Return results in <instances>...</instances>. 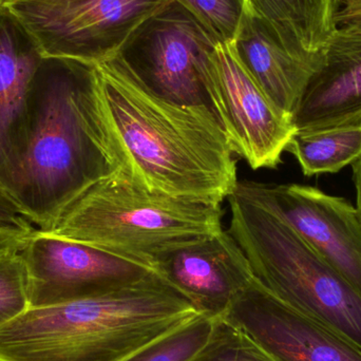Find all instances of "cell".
Instances as JSON below:
<instances>
[{"mask_svg": "<svg viewBox=\"0 0 361 361\" xmlns=\"http://www.w3.org/2000/svg\"><path fill=\"white\" fill-rule=\"evenodd\" d=\"M97 111L114 176L150 192L223 203L237 161L208 105L159 97L118 59L95 63Z\"/></svg>", "mask_w": 361, "mask_h": 361, "instance_id": "cell-1", "label": "cell"}, {"mask_svg": "<svg viewBox=\"0 0 361 361\" xmlns=\"http://www.w3.org/2000/svg\"><path fill=\"white\" fill-rule=\"evenodd\" d=\"M112 175L97 111L94 65L44 61L0 190L42 231L74 197Z\"/></svg>", "mask_w": 361, "mask_h": 361, "instance_id": "cell-2", "label": "cell"}, {"mask_svg": "<svg viewBox=\"0 0 361 361\" xmlns=\"http://www.w3.org/2000/svg\"><path fill=\"white\" fill-rule=\"evenodd\" d=\"M202 315L154 273L102 296L27 310L0 328V361H123Z\"/></svg>", "mask_w": 361, "mask_h": 361, "instance_id": "cell-3", "label": "cell"}, {"mask_svg": "<svg viewBox=\"0 0 361 361\" xmlns=\"http://www.w3.org/2000/svg\"><path fill=\"white\" fill-rule=\"evenodd\" d=\"M222 204L150 192L116 176L97 180L42 231L157 271L171 252L223 231Z\"/></svg>", "mask_w": 361, "mask_h": 361, "instance_id": "cell-4", "label": "cell"}, {"mask_svg": "<svg viewBox=\"0 0 361 361\" xmlns=\"http://www.w3.org/2000/svg\"><path fill=\"white\" fill-rule=\"evenodd\" d=\"M228 231L259 283L361 350V294L260 197L250 180L227 197Z\"/></svg>", "mask_w": 361, "mask_h": 361, "instance_id": "cell-5", "label": "cell"}, {"mask_svg": "<svg viewBox=\"0 0 361 361\" xmlns=\"http://www.w3.org/2000/svg\"><path fill=\"white\" fill-rule=\"evenodd\" d=\"M171 0H4V11L42 61L95 63L118 54Z\"/></svg>", "mask_w": 361, "mask_h": 361, "instance_id": "cell-6", "label": "cell"}, {"mask_svg": "<svg viewBox=\"0 0 361 361\" xmlns=\"http://www.w3.org/2000/svg\"><path fill=\"white\" fill-rule=\"evenodd\" d=\"M201 70L208 106L233 154L254 171L277 169L295 133L292 120L261 90L231 44L218 42Z\"/></svg>", "mask_w": 361, "mask_h": 361, "instance_id": "cell-7", "label": "cell"}, {"mask_svg": "<svg viewBox=\"0 0 361 361\" xmlns=\"http://www.w3.org/2000/svg\"><path fill=\"white\" fill-rule=\"evenodd\" d=\"M216 44L188 10L171 0L135 30L114 59L163 99L208 105L201 68Z\"/></svg>", "mask_w": 361, "mask_h": 361, "instance_id": "cell-8", "label": "cell"}, {"mask_svg": "<svg viewBox=\"0 0 361 361\" xmlns=\"http://www.w3.org/2000/svg\"><path fill=\"white\" fill-rule=\"evenodd\" d=\"M21 257L29 282L30 309L54 307L102 296L137 283L154 269L36 229Z\"/></svg>", "mask_w": 361, "mask_h": 361, "instance_id": "cell-9", "label": "cell"}, {"mask_svg": "<svg viewBox=\"0 0 361 361\" xmlns=\"http://www.w3.org/2000/svg\"><path fill=\"white\" fill-rule=\"evenodd\" d=\"M278 361H361V350L255 278L223 315Z\"/></svg>", "mask_w": 361, "mask_h": 361, "instance_id": "cell-10", "label": "cell"}, {"mask_svg": "<svg viewBox=\"0 0 361 361\" xmlns=\"http://www.w3.org/2000/svg\"><path fill=\"white\" fill-rule=\"evenodd\" d=\"M252 183L260 197L361 294V221L355 206L309 185Z\"/></svg>", "mask_w": 361, "mask_h": 361, "instance_id": "cell-11", "label": "cell"}, {"mask_svg": "<svg viewBox=\"0 0 361 361\" xmlns=\"http://www.w3.org/2000/svg\"><path fill=\"white\" fill-rule=\"evenodd\" d=\"M157 271L212 319L223 317L255 279L247 257L224 229L167 255Z\"/></svg>", "mask_w": 361, "mask_h": 361, "instance_id": "cell-12", "label": "cell"}, {"mask_svg": "<svg viewBox=\"0 0 361 361\" xmlns=\"http://www.w3.org/2000/svg\"><path fill=\"white\" fill-rule=\"evenodd\" d=\"M295 131L361 124V33L337 27L292 118Z\"/></svg>", "mask_w": 361, "mask_h": 361, "instance_id": "cell-13", "label": "cell"}, {"mask_svg": "<svg viewBox=\"0 0 361 361\" xmlns=\"http://www.w3.org/2000/svg\"><path fill=\"white\" fill-rule=\"evenodd\" d=\"M231 44L269 101L292 120L314 70L293 56L267 23L246 12Z\"/></svg>", "mask_w": 361, "mask_h": 361, "instance_id": "cell-14", "label": "cell"}, {"mask_svg": "<svg viewBox=\"0 0 361 361\" xmlns=\"http://www.w3.org/2000/svg\"><path fill=\"white\" fill-rule=\"evenodd\" d=\"M339 0H245V12L267 23L286 50L315 71L336 31Z\"/></svg>", "mask_w": 361, "mask_h": 361, "instance_id": "cell-15", "label": "cell"}, {"mask_svg": "<svg viewBox=\"0 0 361 361\" xmlns=\"http://www.w3.org/2000/svg\"><path fill=\"white\" fill-rule=\"evenodd\" d=\"M18 25L0 11V179L18 137L27 101L42 61L34 46H25Z\"/></svg>", "mask_w": 361, "mask_h": 361, "instance_id": "cell-16", "label": "cell"}, {"mask_svg": "<svg viewBox=\"0 0 361 361\" xmlns=\"http://www.w3.org/2000/svg\"><path fill=\"white\" fill-rule=\"evenodd\" d=\"M286 152L296 158L305 177L339 173L361 158V124L295 131Z\"/></svg>", "mask_w": 361, "mask_h": 361, "instance_id": "cell-17", "label": "cell"}, {"mask_svg": "<svg viewBox=\"0 0 361 361\" xmlns=\"http://www.w3.org/2000/svg\"><path fill=\"white\" fill-rule=\"evenodd\" d=\"M214 322L200 316L123 361H191L209 339Z\"/></svg>", "mask_w": 361, "mask_h": 361, "instance_id": "cell-18", "label": "cell"}, {"mask_svg": "<svg viewBox=\"0 0 361 361\" xmlns=\"http://www.w3.org/2000/svg\"><path fill=\"white\" fill-rule=\"evenodd\" d=\"M191 361L278 360L241 329L224 318H216L209 339Z\"/></svg>", "mask_w": 361, "mask_h": 361, "instance_id": "cell-19", "label": "cell"}, {"mask_svg": "<svg viewBox=\"0 0 361 361\" xmlns=\"http://www.w3.org/2000/svg\"><path fill=\"white\" fill-rule=\"evenodd\" d=\"M220 44L233 42L245 14V0H176Z\"/></svg>", "mask_w": 361, "mask_h": 361, "instance_id": "cell-20", "label": "cell"}, {"mask_svg": "<svg viewBox=\"0 0 361 361\" xmlns=\"http://www.w3.org/2000/svg\"><path fill=\"white\" fill-rule=\"evenodd\" d=\"M29 309V282L20 252L0 258V328Z\"/></svg>", "mask_w": 361, "mask_h": 361, "instance_id": "cell-21", "label": "cell"}, {"mask_svg": "<svg viewBox=\"0 0 361 361\" xmlns=\"http://www.w3.org/2000/svg\"><path fill=\"white\" fill-rule=\"evenodd\" d=\"M0 226L27 233H32L36 231L35 227L19 214L18 210L8 201V197L1 190H0Z\"/></svg>", "mask_w": 361, "mask_h": 361, "instance_id": "cell-22", "label": "cell"}, {"mask_svg": "<svg viewBox=\"0 0 361 361\" xmlns=\"http://www.w3.org/2000/svg\"><path fill=\"white\" fill-rule=\"evenodd\" d=\"M32 233L0 226V258L20 252Z\"/></svg>", "mask_w": 361, "mask_h": 361, "instance_id": "cell-23", "label": "cell"}, {"mask_svg": "<svg viewBox=\"0 0 361 361\" xmlns=\"http://www.w3.org/2000/svg\"><path fill=\"white\" fill-rule=\"evenodd\" d=\"M337 27L361 33V6L339 8L336 15Z\"/></svg>", "mask_w": 361, "mask_h": 361, "instance_id": "cell-24", "label": "cell"}, {"mask_svg": "<svg viewBox=\"0 0 361 361\" xmlns=\"http://www.w3.org/2000/svg\"><path fill=\"white\" fill-rule=\"evenodd\" d=\"M353 169L354 186L356 191V209L361 221V158L352 165Z\"/></svg>", "mask_w": 361, "mask_h": 361, "instance_id": "cell-25", "label": "cell"}, {"mask_svg": "<svg viewBox=\"0 0 361 361\" xmlns=\"http://www.w3.org/2000/svg\"><path fill=\"white\" fill-rule=\"evenodd\" d=\"M339 2H343V6H349V8L361 6V0H339Z\"/></svg>", "mask_w": 361, "mask_h": 361, "instance_id": "cell-26", "label": "cell"}, {"mask_svg": "<svg viewBox=\"0 0 361 361\" xmlns=\"http://www.w3.org/2000/svg\"><path fill=\"white\" fill-rule=\"evenodd\" d=\"M4 1V0H0V6H1V2Z\"/></svg>", "mask_w": 361, "mask_h": 361, "instance_id": "cell-27", "label": "cell"}, {"mask_svg": "<svg viewBox=\"0 0 361 361\" xmlns=\"http://www.w3.org/2000/svg\"><path fill=\"white\" fill-rule=\"evenodd\" d=\"M0 11H1V6H0Z\"/></svg>", "mask_w": 361, "mask_h": 361, "instance_id": "cell-28", "label": "cell"}]
</instances>
